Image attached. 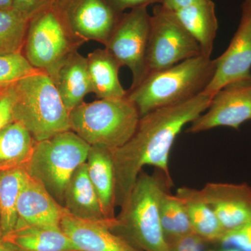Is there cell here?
<instances>
[{
  "label": "cell",
  "instance_id": "cell-1",
  "mask_svg": "<svg viewBox=\"0 0 251 251\" xmlns=\"http://www.w3.org/2000/svg\"><path fill=\"white\" fill-rule=\"evenodd\" d=\"M211 97L200 94L188 101L157 109L140 117L134 134L112 151L115 175V205L121 206L144 166L154 167L173 184L169 171L171 149L183 128L206 111Z\"/></svg>",
  "mask_w": 251,
  "mask_h": 251
},
{
  "label": "cell",
  "instance_id": "cell-2",
  "mask_svg": "<svg viewBox=\"0 0 251 251\" xmlns=\"http://www.w3.org/2000/svg\"><path fill=\"white\" fill-rule=\"evenodd\" d=\"M216 60L200 55L150 74L127 97L140 117L157 109L184 103L202 94L216 72Z\"/></svg>",
  "mask_w": 251,
  "mask_h": 251
},
{
  "label": "cell",
  "instance_id": "cell-3",
  "mask_svg": "<svg viewBox=\"0 0 251 251\" xmlns=\"http://www.w3.org/2000/svg\"><path fill=\"white\" fill-rule=\"evenodd\" d=\"M9 88L14 121L22 124L36 142L71 130L70 112L46 73L38 71Z\"/></svg>",
  "mask_w": 251,
  "mask_h": 251
},
{
  "label": "cell",
  "instance_id": "cell-4",
  "mask_svg": "<svg viewBox=\"0 0 251 251\" xmlns=\"http://www.w3.org/2000/svg\"><path fill=\"white\" fill-rule=\"evenodd\" d=\"M171 186L161 172L153 175L141 172L112 230L120 229L125 234L122 237L137 249L171 251L162 229L158 206L162 193Z\"/></svg>",
  "mask_w": 251,
  "mask_h": 251
},
{
  "label": "cell",
  "instance_id": "cell-5",
  "mask_svg": "<svg viewBox=\"0 0 251 251\" xmlns=\"http://www.w3.org/2000/svg\"><path fill=\"white\" fill-rule=\"evenodd\" d=\"M140 115L128 97L100 99L77 105L70 112L71 130L90 146L115 151L132 138Z\"/></svg>",
  "mask_w": 251,
  "mask_h": 251
},
{
  "label": "cell",
  "instance_id": "cell-6",
  "mask_svg": "<svg viewBox=\"0 0 251 251\" xmlns=\"http://www.w3.org/2000/svg\"><path fill=\"white\" fill-rule=\"evenodd\" d=\"M91 146L72 130L36 142L25 170L61 205L75 170L87 161Z\"/></svg>",
  "mask_w": 251,
  "mask_h": 251
},
{
  "label": "cell",
  "instance_id": "cell-7",
  "mask_svg": "<svg viewBox=\"0 0 251 251\" xmlns=\"http://www.w3.org/2000/svg\"><path fill=\"white\" fill-rule=\"evenodd\" d=\"M69 33L60 1L52 0L29 20L25 56L33 67L49 72L74 50Z\"/></svg>",
  "mask_w": 251,
  "mask_h": 251
},
{
  "label": "cell",
  "instance_id": "cell-8",
  "mask_svg": "<svg viewBox=\"0 0 251 251\" xmlns=\"http://www.w3.org/2000/svg\"><path fill=\"white\" fill-rule=\"evenodd\" d=\"M200 55L199 44L175 13L162 4L155 5L147 52V76Z\"/></svg>",
  "mask_w": 251,
  "mask_h": 251
},
{
  "label": "cell",
  "instance_id": "cell-9",
  "mask_svg": "<svg viewBox=\"0 0 251 251\" xmlns=\"http://www.w3.org/2000/svg\"><path fill=\"white\" fill-rule=\"evenodd\" d=\"M151 27L148 7L136 8L122 14L105 49L122 67L132 73L131 87L135 88L147 76V52Z\"/></svg>",
  "mask_w": 251,
  "mask_h": 251
},
{
  "label": "cell",
  "instance_id": "cell-10",
  "mask_svg": "<svg viewBox=\"0 0 251 251\" xmlns=\"http://www.w3.org/2000/svg\"><path fill=\"white\" fill-rule=\"evenodd\" d=\"M251 120V77L225 86L211 99L210 105L191 123L186 132L198 133L219 126L238 129Z\"/></svg>",
  "mask_w": 251,
  "mask_h": 251
},
{
  "label": "cell",
  "instance_id": "cell-11",
  "mask_svg": "<svg viewBox=\"0 0 251 251\" xmlns=\"http://www.w3.org/2000/svg\"><path fill=\"white\" fill-rule=\"evenodd\" d=\"M216 72L202 94L212 98L225 86L251 77V5L244 1L240 23L227 50L216 59Z\"/></svg>",
  "mask_w": 251,
  "mask_h": 251
},
{
  "label": "cell",
  "instance_id": "cell-12",
  "mask_svg": "<svg viewBox=\"0 0 251 251\" xmlns=\"http://www.w3.org/2000/svg\"><path fill=\"white\" fill-rule=\"evenodd\" d=\"M71 33L106 46L123 14L107 0H59Z\"/></svg>",
  "mask_w": 251,
  "mask_h": 251
},
{
  "label": "cell",
  "instance_id": "cell-13",
  "mask_svg": "<svg viewBox=\"0 0 251 251\" xmlns=\"http://www.w3.org/2000/svg\"><path fill=\"white\" fill-rule=\"evenodd\" d=\"M198 191L215 213L224 233L251 221V198L247 188L208 183Z\"/></svg>",
  "mask_w": 251,
  "mask_h": 251
},
{
  "label": "cell",
  "instance_id": "cell-14",
  "mask_svg": "<svg viewBox=\"0 0 251 251\" xmlns=\"http://www.w3.org/2000/svg\"><path fill=\"white\" fill-rule=\"evenodd\" d=\"M59 227L80 251H139L110 225L78 219L66 209Z\"/></svg>",
  "mask_w": 251,
  "mask_h": 251
},
{
  "label": "cell",
  "instance_id": "cell-15",
  "mask_svg": "<svg viewBox=\"0 0 251 251\" xmlns=\"http://www.w3.org/2000/svg\"><path fill=\"white\" fill-rule=\"evenodd\" d=\"M65 208L37 179L28 176L17 202L16 227L24 226L59 227Z\"/></svg>",
  "mask_w": 251,
  "mask_h": 251
},
{
  "label": "cell",
  "instance_id": "cell-16",
  "mask_svg": "<svg viewBox=\"0 0 251 251\" xmlns=\"http://www.w3.org/2000/svg\"><path fill=\"white\" fill-rule=\"evenodd\" d=\"M58 91L63 103L71 112L92 92L87 58L73 50L46 73Z\"/></svg>",
  "mask_w": 251,
  "mask_h": 251
},
{
  "label": "cell",
  "instance_id": "cell-17",
  "mask_svg": "<svg viewBox=\"0 0 251 251\" xmlns=\"http://www.w3.org/2000/svg\"><path fill=\"white\" fill-rule=\"evenodd\" d=\"M63 206L69 214L78 219L108 224L112 229L116 226L117 219L113 222L109 221L103 215L98 195L89 176L86 162L75 170L69 180L64 193Z\"/></svg>",
  "mask_w": 251,
  "mask_h": 251
},
{
  "label": "cell",
  "instance_id": "cell-18",
  "mask_svg": "<svg viewBox=\"0 0 251 251\" xmlns=\"http://www.w3.org/2000/svg\"><path fill=\"white\" fill-rule=\"evenodd\" d=\"M2 238L14 251H80L60 227L20 226Z\"/></svg>",
  "mask_w": 251,
  "mask_h": 251
},
{
  "label": "cell",
  "instance_id": "cell-19",
  "mask_svg": "<svg viewBox=\"0 0 251 251\" xmlns=\"http://www.w3.org/2000/svg\"><path fill=\"white\" fill-rule=\"evenodd\" d=\"M92 184L98 195L105 219L115 221V175L112 152L108 149L91 146L87 161Z\"/></svg>",
  "mask_w": 251,
  "mask_h": 251
},
{
  "label": "cell",
  "instance_id": "cell-20",
  "mask_svg": "<svg viewBox=\"0 0 251 251\" xmlns=\"http://www.w3.org/2000/svg\"><path fill=\"white\" fill-rule=\"evenodd\" d=\"M174 13L181 25L198 41L202 55L211 58L219 28L214 1L201 0Z\"/></svg>",
  "mask_w": 251,
  "mask_h": 251
},
{
  "label": "cell",
  "instance_id": "cell-21",
  "mask_svg": "<svg viewBox=\"0 0 251 251\" xmlns=\"http://www.w3.org/2000/svg\"><path fill=\"white\" fill-rule=\"evenodd\" d=\"M87 67L92 92L100 99H120L128 95L119 77L122 67L108 50L97 49L88 54Z\"/></svg>",
  "mask_w": 251,
  "mask_h": 251
},
{
  "label": "cell",
  "instance_id": "cell-22",
  "mask_svg": "<svg viewBox=\"0 0 251 251\" xmlns=\"http://www.w3.org/2000/svg\"><path fill=\"white\" fill-rule=\"evenodd\" d=\"M36 142L27 128L14 121L0 130V171L25 168Z\"/></svg>",
  "mask_w": 251,
  "mask_h": 251
},
{
  "label": "cell",
  "instance_id": "cell-23",
  "mask_svg": "<svg viewBox=\"0 0 251 251\" xmlns=\"http://www.w3.org/2000/svg\"><path fill=\"white\" fill-rule=\"evenodd\" d=\"M184 203L193 232L206 240H220L224 231L215 213L199 196L198 189L183 187L176 191Z\"/></svg>",
  "mask_w": 251,
  "mask_h": 251
},
{
  "label": "cell",
  "instance_id": "cell-24",
  "mask_svg": "<svg viewBox=\"0 0 251 251\" xmlns=\"http://www.w3.org/2000/svg\"><path fill=\"white\" fill-rule=\"evenodd\" d=\"M29 175L25 168L0 171V233L4 237L16 229L17 202Z\"/></svg>",
  "mask_w": 251,
  "mask_h": 251
},
{
  "label": "cell",
  "instance_id": "cell-25",
  "mask_svg": "<svg viewBox=\"0 0 251 251\" xmlns=\"http://www.w3.org/2000/svg\"><path fill=\"white\" fill-rule=\"evenodd\" d=\"M168 190L162 193L158 207L162 229L169 244L194 232L182 201Z\"/></svg>",
  "mask_w": 251,
  "mask_h": 251
},
{
  "label": "cell",
  "instance_id": "cell-26",
  "mask_svg": "<svg viewBox=\"0 0 251 251\" xmlns=\"http://www.w3.org/2000/svg\"><path fill=\"white\" fill-rule=\"evenodd\" d=\"M29 21L14 9L0 11V54L21 52Z\"/></svg>",
  "mask_w": 251,
  "mask_h": 251
},
{
  "label": "cell",
  "instance_id": "cell-27",
  "mask_svg": "<svg viewBox=\"0 0 251 251\" xmlns=\"http://www.w3.org/2000/svg\"><path fill=\"white\" fill-rule=\"evenodd\" d=\"M40 70L33 67L21 52L0 54V90Z\"/></svg>",
  "mask_w": 251,
  "mask_h": 251
},
{
  "label": "cell",
  "instance_id": "cell-28",
  "mask_svg": "<svg viewBox=\"0 0 251 251\" xmlns=\"http://www.w3.org/2000/svg\"><path fill=\"white\" fill-rule=\"evenodd\" d=\"M220 241L223 250L251 251V221L238 228L225 232Z\"/></svg>",
  "mask_w": 251,
  "mask_h": 251
},
{
  "label": "cell",
  "instance_id": "cell-29",
  "mask_svg": "<svg viewBox=\"0 0 251 251\" xmlns=\"http://www.w3.org/2000/svg\"><path fill=\"white\" fill-rule=\"evenodd\" d=\"M168 245L171 251H204L203 239L194 232L178 238Z\"/></svg>",
  "mask_w": 251,
  "mask_h": 251
},
{
  "label": "cell",
  "instance_id": "cell-30",
  "mask_svg": "<svg viewBox=\"0 0 251 251\" xmlns=\"http://www.w3.org/2000/svg\"><path fill=\"white\" fill-rule=\"evenodd\" d=\"M52 1V0H12L11 9L23 17L30 20L34 14Z\"/></svg>",
  "mask_w": 251,
  "mask_h": 251
},
{
  "label": "cell",
  "instance_id": "cell-31",
  "mask_svg": "<svg viewBox=\"0 0 251 251\" xmlns=\"http://www.w3.org/2000/svg\"><path fill=\"white\" fill-rule=\"evenodd\" d=\"M14 121L13 97L8 87L0 93V130Z\"/></svg>",
  "mask_w": 251,
  "mask_h": 251
},
{
  "label": "cell",
  "instance_id": "cell-32",
  "mask_svg": "<svg viewBox=\"0 0 251 251\" xmlns=\"http://www.w3.org/2000/svg\"><path fill=\"white\" fill-rule=\"evenodd\" d=\"M112 8L120 14L126 9L148 7L150 4H161L163 0H107Z\"/></svg>",
  "mask_w": 251,
  "mask_h": 251
},
{
  "label": "cell",
  "instance_id": "cell-33",
  "mask_svg": "<svg viewBox=\"0 0 251 251\" xmlns=\"http://www.w3.org/2000/svg\"><path fill=\"white\" fill-rule=\"evenodd\" d=\"M199 1L201 0H163L161 4L167 9L175 12Z\"/></svg>",
  "mask_w": 251,
  "mask_h": 251
},
{
  "label": "cell",
  "instance_id": "cell-34",
  "mask_svg": "<svg viewBox=\"0 0 251 251\" xmlns=\"http://www.w3.org/2000/svg\"><path fill=\"white\" fill-rule=\"evenodd\" d=\"M12 0H0V11L11 9Z\"/></svg>",
  "mask_w": 251,
  "mask_h": 251
},
{
  "label": "cell",
  "instance_id": "cell-35",
  "mask_svg": "<svg viewBox=\"0 0 251 251\" xmlns=\"http://www.w3.org/2000/svg\"><path fill=\"white\" fill-rule=\"evenodd\" d=\"M0 251H14L3 240L2 236H1V233H0Z\"/></svg>",
  "mask_w": 251,
  "mask_h": 251
},
{
  "label": "cell",
  "instance_id": "cell-36",
  "mask_svg": "<svg viewBox=\"0 0 251 251\" xmlns=\"http://www.w3.org/2000/svg\"><path fill=\"white\" fill-rule=\"evenodd\" d=\"M245 1H248V2H249V4H251V0H245Z\"/></svg>",
  "mask_w": 251,
  "mask_h": 251
},
{
  "label": "cell",
  "instance_id": "cell-37",
  "mask_svg": "<svg viewBox=\"0 0 251 251\" xmlns=\"http://www.w3.org/2000/svg\"><path fill=\"white\" fill-rule=\"evenodd\" d=\"M1 91H2V90H0V93H1Z\"/></svg>",
  "mask_w": 251,
  "mask_h": 251
}]
</instances>
